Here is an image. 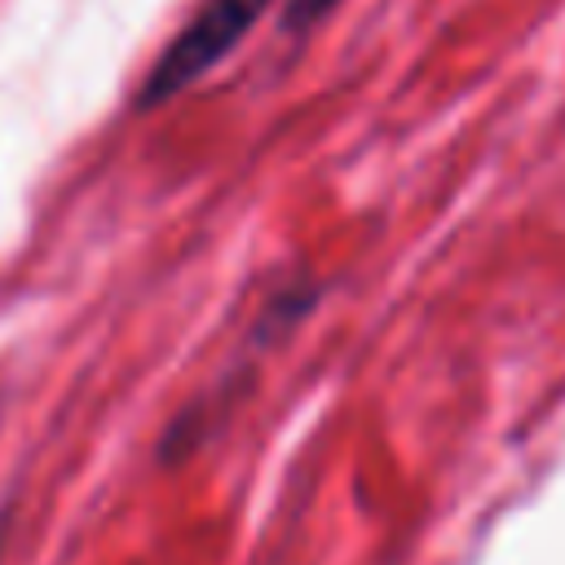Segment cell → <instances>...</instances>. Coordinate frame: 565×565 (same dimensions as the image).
I'll return each instance as SVG.
<instances>
[{
	"label": "cell",
	"mask_w": 565,
	"mask_h": 565,
	"mask_svg": "<svg viewBox=\"0 0 565 565\" xmlns=\"http://www.w3.org/2000/svg\"><path fill=\"white\" fill-rule=\"evenodd\" d=\"M269 4L274 0H203L194 18L163 44L154 66L146 71L137 88V110L163 106L185 88H194L203 75H212L252 35V26L265 18Z\"/></svg>",
	"instance_id": "1"
},
{
	"label": "cell",
	"mask_w": 565,
	"mask_h": 565,
	"mask_svg": "<svg viewBox=\"0 0 565 565\" xmlns=\"http://www.w3.org/2000/svg\"><path fill=\"white\" fill-rule=\"evenodd\" d=\"M331 4H340V0H287L282 26H287V31H305V26H313Z\"/></svg>",
	"instance_id": "2"
}]
</instances>
